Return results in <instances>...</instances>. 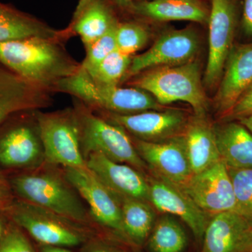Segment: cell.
Wrapping results in <instances>:
<instances>
[{"instance_id": "6da1fadb", "label": "cell", "mask_w": 252, "mask_h": 252, "mask_svg": "<svg viewBox=\"0 0 252 252\" xmlns=\"http://www.w3.org/2000/svg\"><path fill=\"white\" fill-rule=\"evenodd\" d=\"M62 38L39 36L0 43V64L32 84L54 92L63 79L80 69Z\"/></svg>"}, {"instance_id": "7a4b0ae2", "label": "cell", "mask_w": 252, "mask_h": 252, "mask_svg": "<svg viewBox=\"0 0 252 252\" xmlns=\"http://www.w3.org/2000/svg\"><path fill=\"white\" fill-rule=\"evenodd\" d=\"M127 85L152 94L162 106L172 102H187L193 109L195 116H206L208 101L200 64L195 59L179 65L144 71L129 79Z\"/></svg>"}, {"instance_id": "3957f363", "label": "cell", "mask_w": 252, "mask_h": 252, "mask_svg": "<svg viewBox=\"0 0 252 252\" xmlns=\"http://www.w3.org/2000/svg\"><path fill=\"white\" fill-rule=\"evenodd\" d=\"M54 92L71 94L86 106L112 114H132L165 109L152 94L141 89L97 82L81 65L75 74L60 81Z\"/></svg>"}, {"instance_id": "277c9868", "label": "cell", "mask_w": 252, "mask_h": 252, "mask_svg": "<svg viewBox=\"0 0 252 252\" xmlns=\"http://www.w3.org/2000/svg\"><path fill=\"white\" fill-rule=\"evenodd\" d=\"M10 187L23 201L90 227L80 195L64 177L52 172L26 174L11 179Z\"/></svg>"}, {"instance_id": "5b68a950", "label": "cell", "mask_w": 252, "mask_h": 252, "mask_svg": "<svg viewBox=\"0 0 252 252\" xmlns=\"http://www.w3.org/2000/svg\"><path fill=\"white\" fill-rule=\"evenodd\" d=\"M11 221L39 245L75 248L96 238L91 227L79 224L26 201L11 202L4 210Z\"/></svg>"}, {"instance_id": "8992f818", "label": "cell", "mask_w": 252, "mask_h": 252, "mask_svg": "<svg viewBox=\"0 0 252 252\" xmlns=\"http://www.w3.org/2000/svg\"><path fill=\"white\" fill-rule=\"evenodd\" d=\"M74 112L79 124L81 147L85 159L89 154L99 153L113 161L130 165L140 172L148 167L124 128L97 117L79 101Z\"/></svg>"}, {"instance_id": "52a82bcc", "label": "cell", "mask_w": 252, "mask_h": 252, "mask_svg": "<svg viewBox=\"0 0 252 252\" xmlns=\"http://www.w3.org/2000/svg\"><path fill=\"white\" fill-rule=\"evenodd\" d=\"M44 160L64 168L86 167L75 112L71 109L36 114Z\"/></svg>"}, {"instance_id": "ba28073f", "label": "cell", "mask_w": 252, "mask_h": 252, "mask_svg": "<svg viewBox=\"0 0 252 252\" xmlns=\"http://www.w3.org/2000/svg\"><path fill=\"white\" fill-rule=\"evenodd\" d=\"M64 177L90 207L94 221L127 243L120 199L86 167L64 168Z\"/></svg>"}, {"instance_id": "9c48e42d", "label": "cell", "mask_w": 252, "mask_h": 252, "mask_svg": "<svg viewBox=\"0 0 252 252\" xmlns=\"http://www.w3.org/2000/svg\"><path fill=\"white\" fill-rule=\"evenodd\" d=\"M199 49L200 42L193 30L167 31L158 38L150 49L132 57L124 81L153 68L190 62L195 59Z\"/></svg>"}, {"instance_id": "30bf717a", "label": "cell", "mask_w": 252, "mask_h": 252, "mask_svg": "<svg viewBox=\"0 0 252 252\" xmlns=\"http://www.w3.org/2000/svg\"><path fill=\"white\" fill-rule=\"evenodd\" d=\"M208 23L209 54L203 84L212 89L220 84L233 46L235 9L232 0H212Z\"/></svg>"}, {"instance_id": "8fae6325", "label": "cell", "mask_w": 252, "mask_h": 252, "mask_svg": "<svg viewBox=\"0 0 252 252\" xmlns=\"http://www.w3.org/2000/svg\"><path fill=\"white\" fill-rule=\"evenodd\" d=\"M132 140L139 156L157 178L182 189L193 175L183 135L157 142Z\"/></svg>"}, {"instance_id": "7c38bea8", "label": "cell", "mask_w": 252, "mask_h": 252, "mask_svg": "<svg viewBox=\"0 0 252 252\" xmlns=\"http://www.w3.org/2000/svg\"><path fill=\"white\" fill-rule=\"evenodd\" d=\"M210 217L236 212V203L228 168L222 160L195 174L182 189Z\"/></svg>"}, {"instance_id": "4fadbf2b", "label": "cell", "mask_w": 252, "mask_h": 252, "mask_svg": "<svg viewBox=\"0 0 252 252\" xmlns=\"http://www.w3.org/2000/svg\"><path fill=\"white\" fill-rule=\"evenodd\" d=\"M109 122L122 127L135 138L146 142H161L182 135L189 119L176 109L148 110L132 114L109 113Z\"/></svg>"}, {"instance_id": "5bb4252c", "label": "cell", "mask_w": 252, "mask_h": 252, "mask_svg": "<svg viewBox=\"0 0 252 252\" xmlns=\"http://www.w3.org/2000/svg\"><path fill=\"white\" fill-rule=\"evenodd\" d=\"M149 202L158 210L181 219L188 225L195 241L201 244L211 217L182 189L165 181L149 178Z\"/></svg>"}, {"instance_id": "9a60e30c", "label": "cell", "mask_w": 252, "mask_h": 252, "mask_svg": "<svg viewBox=\"0 0 252 252\" xmlns=\"http://www.w3.org/2000/svg\"><path fill=\"white\" fill-rule=\"evenodd\" d=\"M252 223L235 211L214 215L204 233L200 252H251Z\"/></svg>"}, {"instance_id": "2e32d148", "label": "cell", "mask_w": 252, "mask_h": 252, "mask_svg": "<svg viewBox=\"0 0 252 252\" xmlns=\"http://www.w3.org/2000/svg\"><path fill=\"white\" fill-rule=\"evenodd\" d=\"M252 85V42L233 46L215 97L217 112L223 119Z\"/></svg>"}, {"instance_id": "e0dca14e", "label": "cell", "mask_w": 252, "mask_h": 252, "mask_svg": "<svg viewBox=\"0 0 252 252\" xmlns=\"http://www.w3.org/2000/svg\"><path fill=\"white\" fill-rule=\"evenodd\" d=\"M86 167L119 199L130 198L149 202L148 180L130 165L113 161L102 154L91 153Z\"/></svg>"}, {"instance_id": "ac0fdd59", "label": "cell", "mask_w": 252, "mask_h": 252, "mask_svg": "<svg viewBox=\"0 0 252 252\" xmlns=\"http://www.w3.org/2000/svg\"><path fill=\"white\" fill-rule=\"evenodd\" d=\"M51 93L0 64V125L18 113L48 107Z\"/></svg>"}, {"instance_id": "d6986e66", "label": "cell", "mask_w": 252, "mask_h": 252, "mask_svg": "<svg viewBox=\"0 0 252 252\" xmlns=\"http://www.w3.org/2000/svg\"><path fill=\"white\" fill-rule=\"evenodd\" d=\"M44 160L37 123H19L0 135V164L10 168L35 167Z\"/></svg>"}, {"instance_id": "ffe728a7", "label": "cell", "mask_w": 252, "mask_h": 252, "mask_svg": "<svg viewBox=\"0 0 252 252\" xmlns=\"http://www.w3.org/2000/svg\"><path fill=\"white\" fill-rule=\"evenodd\" d=\"M187 156L193 175L221 160L217 147L215 126L205 117L189 119L183 134Z\"/></svg>"}, {"instance_id": "44dd1931", "label": "cell", "mask_w": 252, "mask_h": 252, "mask_svg": "<svg viewBox=\"0 0 252 252\" xmlns=\"http://www.w3.org/2000/svg\"><path fill=\"white\" fill-rule=\"evenodd\" d=\"M220 159L227 168L252 169V133L237 121L215 126Z\"/></svg>"}, {"instance_id": "7402d4cb", "label": "cell", "mask_w": 252, "mask_h": 252, "mask_svg": "<svg viewBox=\"0 0 252 252\" xmlns=\"http://www.w3.org/2000/svg\"><path fill=\"white\" fill-rule=\"evenodd\" d=\"M136 14L156 21H190L208 22L206 8L199 0H152L132 4Z\"/></svg>"}, {"instance_id": "603a6c76", "label": "cell", "mask_w": 252, "mask_h": 252, "mask_svg": "<svg viewBox=\"0 0 252 252\" xmlns=\"http://www.w3.org/2000/svg\"><path fill=\"white\" fill-rule=\"evenodd\" d=\"M112 11L103 0H81L73 20L72 32L88 46L117 24Z\"/></svg>"}, {"instance_id": "cb8c5ba5", "label": "cell", "mask_w": 252, "mask_h": 252, "mask_svg": "<svg viewBox=\"0 0 252 252\" xmlns=\"http://www.w3.org/2000/svg\"><path fill=\"white\" fill-rule=\"evenodd\" d=\"M67 34L0 3V43L32 36L66 39Z\"/></svg>"}, {"instance_id": "d4e9b609", "label": "cell", "mask_w": 252, "mask_h": 252, "mask_svg": "<svg viewBox=\"0 0 252 252\" xmlns=\"http://www.w3.org/2000/svg\"><path fill=\"white\" fill-rule=\"evenodd\" d=\"M123 225L128 245L144 246L156 223V215L148 202L138 199L120 198Z\"/></svg>"}, {"instance_id": "484cf974", "label": "cell", "mask_w": 252, "mask_h": 252, "mask_svg": "<svg viewBox=\"0 0 252 252\" xmlns=\"http://www.w3.org/2000/svg\"><path fill=\"white\" fill-rule=\"evenodd\" d=\"M189 243L188 235L180 222L165 215L156 220L145 245L149 252H186Z\"/></svg>"}, {"instance_id": "4316f807", "label": "cell", "mask_w": 252, "mask_h": 252, "mask_svg": "<svg viewBox=\"0 0 252 252\" xmlns=\"http://www.w3.org/2000/svg\"><path fill=\"white\" fill-rule=\"evenodd\" d=\"M130 56L116 50L94 67L85 69L94 80L107 85H119L124 81L132 62Z\"/></svg>"}, {"instance_id": "83f0119b", "label": "cell", "mask_w": 252, "mask_h": 252, "mask_svg": "<svg viewBox=\"0 0 252 252\" xmlns=\"http://www.w3.org/2000/svg\"><path fill=\"white\" fill-rule=\"evenodd\" d=\"M115 35L118 51L130 56L143 49L149 40L147 28L137 23H118Z\"/></svg>"}, {"instance_id": "f1b7e54d", "label": "cell", "mask_w": 252, "mask_h": 252, "mask_svg": "<svg viewBox=\"0 0 252 252\" xmlns=\"http://www.w3.org/2000/svg\"><path fill=\"white\" fill-rule=\"evenodd\" d=\"M236 203V212L252 220V169L228 168Z\"/></svg>"}, {"instance_id": "f546056e", "label": "cell", "mask_w": 252, "mask_h": 252, "mask_svg": "<svg viewBox=\"0 0 252 252\" xmlns=\"http://www.w3.org/2000/svg\"><path fill=\"white\" fill-rule=\"evenodd\" d=\"M116 26L89 45L85 46L86 56L81 64L84 69H89L94 67L107 56L117 50Z\"/></svg>"}, {"instance_id": "4dcf8cb0", "label": "cell", "mask_w": 252, "mask_h": 252, "mask_svg": "<svg viewBox=\"0 0 252 252\" xmlns=\"http://www.w3.org/2000/svg\"><path fill=\"white\" fill-rule=\"evenodd\" d=\"M0 252H36L24 230L11 220L5 228L0 243Z\"/></svg>"}, {"instance_id": "1f68e13d", "label": "cell", "mask_w": 252, "mask_h": 252, "mask_svg": "<svg viewBox=\"0 0 252 252\" xmlns=\"http://www.w3.org/2000/svg\"><path fill=\"white\" fill-rule=\"evenodd\" d=\"M252 114V85L241 96L223 121H239Z\"/></svg>"}, {"instance_id": "d6a6232c", "label": "cell", "mask_w": 252, "mask_h": 252, "mask_svg": "<svg viewBox=\"0 0 252 252\" xmlns=\"http://www.w3.org/2000/svg\"><path fill=\"white\" fill-rule=\"evenodd\" d=\"M84 246L86 247L84 252H119V250L114 248L112 245L97 237L92 239Z\"/></svg>"}, {"instance_id": "836d02e7", "label": "cell", "mask_w": 252, "mask_h": 252, "mask_svg": "<svg viewBox=\"0 0 252 252\" xmlns=\"http://www.w3.org/2000/svg\"><path fill=\"white\" fill-rule=\"evenodd\" d=\"M243 29L245 34L252 36V0H244Z\"/></svg>"}, {"instance_id": "e575fe53", "label": "cell", "mask_w": 252, "mask_h": 252, "mask_svg": "<svg viewBox=\"0 0 252 252\" xmlns=\"http://www.w3.org/2000/svg\"><path fill=\"white\" fill-rule=\"evenodd\" d=\"M7 187L0 186V210L4 211L11 201L9 200V194Z\"/></svg>"}, {"instance_id": "d590c367", "label": "cell", "mask_w": 252, "mask_h": 252, "mask_svg": "<svg viewBox=\"0 0 252 252\" xmlns=\"http://www.w3.org/2000/svg\"><path fill=\"white\" fill-rule=\"evenodd\" d=\"M39 252H72L64 247L52 246V245H39Z\"/></svg>"}, {"instance_id": "8d00e7d4", "label": "cell", "mask_w": 252, "mask_h": 252, "mask_svg": "<svg viewBox=\"0 0 252 252\" xmlns=\"http://www.w3.org/2000/svg\"><path fill=\"white\" fill-rule=\"evenodd\" d=\"M237 122H239L240 124H243L252 133V114H250L248 117L243 118V119L237 121Z\"/></svg>"}, {"instance_id": "74e56055", "label": "cell", "mask_w": 252, "mask_h": 252, "mask_svg": "<svg viewBox=\"0 0 252 252\" xmlns=\"http://www.w3.org/2000/svg\"><path fill=\"white\" fill-rule=\"evenodd\" d=\"M117 6L119 7L123 8V9H127V8L132 7V0H113Z\"/></svg>"}, {"instance_id": "f35d334b", "label": "cell", "mask_w": 252, "mask_h": 252, "mask_svg": "<svg viewBox=\"0 0 252 252\" xmlns=\"http://www.w3.org/2000/svg\"><path fill=\"white\" fill-rule=\"evenodd\" d=\"M2 210H0V243L2 240L3 235H4L5 228H6L7 223L5 221L4 215H3Z\"/></svg>"}, {"instance_id": "ab89813d", "label": "cell", "mask_w": 252, "mask_h": 252, "mask_svg": "<svg viewBox=\"0 0 252 252\" xmlns=\"http://www.w3.org/2000/svg\"><path fill=\"white\" fill-rule=\"evenodd\" d=\"M0 186H1V187H7V188L9 187L7 182L5 180L4 176H3L1 172H0Z\"/></svg>"}, {"instance_id": "60d3db41", "label": "cell", "mask_w": 252, "mask_h": 252, "mask_svg": "<svg viewBox=\"0 0 252 252\" xmlns=\"http://www.w3.org/2000/svg\"><path fill=\"white\" fill-rule=\"evenodd\" d=\"M143 1H152V0H143Z\"/></svg>"}, {"instance_id": "b9f144b4", "label": "cell", "mask_w": 252, "mask_h": 252, "mask_svg": "<svg viewBox=\"0 0 252 252\" xmlns=\"http://www.w3.org/2000/svg\"><path fill=\"white\" fill-rule=\"evenodd\" d=\"M251 252H252V250Z\"/></svg>"}, {"instance_id": "7bdbcfd3", "label": "cell", "mask_w": 252, "mask_h": 252, "mask_svg": "<svg viewBox=\"0 0 252 252\" xmlns=\"http://www.w3.org/2000/svg\"><path fill=\"white\" fill-rule=\"evenodd\" d=\"M119 252H126L120 251V250H119Z\"/></svg>"}]
</instances>
